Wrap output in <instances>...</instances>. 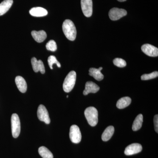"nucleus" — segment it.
<instances>
[{
	"instance_id": "1",
	"label": "nucleus",
	"mask_w": 158,
	"mask_h": 158,
	"mask_svg": "<svg viewBox=\"0 0 158 158\" xmlns=\"http://www.w3.org/2000/svg\"><path fill=\"white\" fill-rule=\"evenodd\" d=\"M62 30L63 33L69 40L73 41L77 36V30L73 23L69 19L64 21L62 24Z\"/></svg>"
},
{
	"instance_id": "2",
	"label": "nucleus",
	"mask_w": 158,
	"mask_h": 158,
	"mask_svg": "<svg viewBox=\"0 0 158 158\" xmlns=\"http://www.w3.org/2000/svg\"><path fill=\"white\" fill-rule=\"evenodd\" d=\"M85 115L88 123L90 126L94 127L98 122V112L94 107H89L85 110Z\"/></svg>"
},
{
	"instance_id": "3",
	"label": "nucleus",
	"mask_w": 158,
	"mask_h": 158,
	"mask_svg": "<svg viewBox=\"0 0 158 158\" xmlns=\"http://www.w3.org/2000/svg\"><path fill=\"white\" fill-rule=\"evenodd\" d=\"M76 77V73L74 71H72L67 75L63 84V89L65 92L69 93L73 90L75 85Z\"/></svg>"
},
{
	"instance_id": "4",
	"label": "nucleus",
	"mask_w": 158,
	"mask_h": 158,
	"mask_svg": "<svg viewBox=\"0 0 158 158\" xmlns=\"http://www.w3.org/2000/svg\"><path fill=\"white\" fill-rule=\"evenodd\" d=\"M11 132L13 138H18L20 133L21 125L19 117L16 113H14L11 116Z\"/></svg>"
},
{
	"instance_id": "5",
	"label": "nucleus",
	"mask_w": 158,
	"mask_h": 158,
	"mask_svg": "<svg viewBox=\"0 0 158 158\" xmlns=\"http://www.w3.org/2000/svg\"><path fill=\"white\" fill-rule=\"evenodd\" d=\"M69 138L73 143L78 144L81 140V133L78 127L76 125L71 126L69 131Z\"/></svg>"
},
{
	"instance_id": "6",
	"label": "nucleus",
	"mask_w": 158,
	"mask_h": 158,
	"mask_svg": "<svg viewBox=\"0 0 158 158\" xmlns=\"http://www.w3.org/2000/svg\"><path fill=\"white\" fill-rule=\"evenodd\" d=\"M37 117L40 121L44 122L46 124H49L51 122L50 118L48 111L44 105H40L37 111Z\"/></svg>"
},
{
	"instance_id": "7",
	"label": "nucleus",
	"mask_w": 158,
	"mask_h": 158,
	"mask_svg": "<svg viewBox=\"0 0 158 158\" xmlns=\"http://www.w3.org/2000/svg\"><path fill=\"white\" fill-rule=\"evenodd\" d=\"M127 15V11L123 9L117 8H113L109 11V15L110 19L113 21H116L126 16Z\"/></svg>"
},
{
	"instance_id": "8",
	"label": "nucleus",
	"mask_w": 158,
	"mask_h": 158,
	"mask_svg": "<svg viewBox=\"0 0 158 158\" xmlns=\"http://www.w3.org/2000/svg\"><path fill=\"white\" fill-rule=\"evenodd\" d=\"M82 11L86 17H90L93 12V3L92 0H81Z\"/></svg>"
},
{
	"instance_id": "9",
	"label": "nucleus",
	"mask_w": 158,
	"mask_h": 158,
	"mask_svg": "<svg viewBox=\"0 0 158 158\" xmlns=\"http://www.w3.org/2000/svg\"><path fill=\"white\" fill-rule=\"evenodd\" d=\"M141 50L147 56L150 57H157V48L149 44H144L141 47Z\"/></svg>"
},
{
	"instance_id": "10",
	"label": "nucleus",
	"mask_w": 158,
	"mask_h": 158,
	"mask_svg": "<svg viewBox=\"0 0 158 158\" xmlns=\"http://www.w3.org/2000/svg\"><path fill=\"white\" fill-rule=\"evenodd\" d=\"M142 146L138 143H133L128 145L125 150L124 153L127 156H131L141 152Z\"/></svg>"
},
{
	"instance_id": "11",
	"label": "nucleus",
	"mask_w": 158,
	"mask_h": 158,
	"mask_svg": "<svg viewBox=\"0 0 158 158\" xmlns=\"http://www.w3.org/2000/svg\"><path fill=\"white\" fill-rule=\"evenodd\" d=\"M31 64L35 72L37 73L40 71L42 74L45 73V67L41 60H37L36 58L34 57L31 59Z\"/></svg>"
},
{
	"instance_id": "12",
	"label": "nucleus",
	"mask_w": 158,
	"mask_h": 158,
	"mask_svg": "<svg viewBox=\"0 0 158 158\" xmlns=\"http://www.w3.org/2000/svg\"><path fill=\"white\" fill-rule=\"evenodd\" d=\"M99 89V87L94 82L88 81L85 85V89L83 92V94L84 95H87L89 93H95L97 92Z\"/></svg>"
},
{
	"instance_id": "13",
	"label": "nucleus",
	"mask_w": 158,
	"mask_h": 158,
	"mask_svg": "<svg viewBox=\"0 0 158 158\" xmlns=\"http://www.w3.org/2000/svg\"><path fill=\"white\" fill-rule=\"evenodd\" d=\"M30 14L35 17H43L47 15V10L41 7H34L30 10Z\"/></svg>"
},
{
	"instance_id": "14",
	"label": "nucleus",
	"mask_w": 158,
	"mask_h": 158,
	"mask_svg": "<svg viewBox=\"0 0 158 158\" xmlns=\"http://www.w3.org/2000/svg\"><path fill=\"white\" fill-rule=\"evenodd\" d=\"M15 82L16 83L18 89L22 93H25L27 90V82L25 79L21 76H17L15 79Z\"/></svg>"
},
{
	"instance_id": "15",
	"label": "nucleus",
	"mask_w": 158,
	"mask_h": 158,
	"mask_svg": "<svg viewBox=\"0 0 158 158\" xmlns=\"http://www.w3.org/2000/svg\"><path fill=\"white\" fill-rule=\"evenodd\" d=\"M31 35L34 39L35 40V41L38 43L43 42L47 36L46 33L44 31H32L31 32Z\"/></svg>"
},
{
	"instance_id": "16",
	"label": "nucleus",
	"mask_w": 158,
	"mask_h": 158,
	"mask_svg": "<svg viewBox=\"0 0 158 158\" xmlns=\"http://www.w3.org/2000/svg\"><path fill=\"white\" fill-rule=\"evenodd\" d=\"M102 67H100L99 69L91 68L89 69V75L90 76L93 77L95 80L98 81H101L104 79V75L101 72L102 69Z\"/></svg>"
},
{
	"instance_id": "17",
	"label": "nucleus",
	"mask_w": 158,
	"mask_h": 158,
	"mask_svg": "<svg viewBox=\"0 0 158 158\" xmlns=\"http://www.w3.org/2000/svg\"><path fill=\"white\" fill-rule=\"evenodd\" d=\"M13 0H5L0 3V16L6 13L13 4Z\"/></svg>"
},
{
	"instance_id": "18",
	"label": "nucleus",
	"mask_w": 158,
	"mask_h": 158,
	"mask_svg": "<svg viewBox=\"0 0 158 158\" xmlns=\"http://www.w3.org/2000/svg\"><path fill=\"white\" fill-rule=\"evenodd\" d=\"M131 99L128 97H125L119 99L116 103V106L119 109H123L131 104Z\"/></svg>"
},
{
	"instance_id": "19",
	"label": "nucleus",
	"mask_w": 158,
	"mask_h": 158,
	"mask_svg": "<svg viewBox=\"0 0 158 158\" xmlns=\"http://www.w3.org/2000/svg\"><path fill=\"white\" fill-rule=\"evenodd\" d=\"M114 132V128L112 126L108 127L105 130L102 136V140L104 141H109L112 138Z\"/></svg>"
},
{
	"instance_id": "20",
	"label": "nucleus",
	"mask_w": 158,
	"mask_h": 158,
	"mask_svg": "<svg viewBox=\"0 0 158 158\" xmlns=\"http://www.w3.org/2000/svg\"><path fill=\"white\" fill-rule=\"evenodd\" d=\"M143 121V116L142 114H139L134 120L132 125V130L137 131L140 130L142 127Z\"/></svg>"
},
{
	"instance_id": "21",
	"label": "nucleus",
	"mask_w": 158,
	"mask_h": 158,
	"mask_svg": "<svg viewBox=\"0 0 158 158\" xmlns=\"http://www.w3.org/2000/svg\"><path fill=\"white\" fill-rule=\"evenodd\" d=\"M40 155L43 158H53V155L50 151L44 146L40 147L38 149Z\"/></svg>"
},
{
	"instance_id": "22",
	"label": "nucleus",
	"mask_w": 158,
	"mask_h": 158,
	"mask_svg": "<svg viewBox=\"0 0 158 158\" xmlns=\"http://www.w3.org/2000/svg\"><path fill=\"white\" fill-rule=\"evenodd\" d=\"M48 62L49 66L50 68L51 69H53V65L54 64H56L57 66L59 68L61 67V64L59 63V62H58V60L55 56H51L48 57Z\"/></svg>"
},
{
	"instance_id": "23",
	"label": "nucleus",
	"mask_w": 158,
	"mask_h": 158,
	"mask_svg": "<svg viewBox=\"0 0 158 158\" xmlns=\"http://www.w3.org/2000/svg\"><path fill=\"white\" fill-rule=\"evenodd\" d=\"M158 76V72L155 71L151 73L143 74V75L141 76V80H143V81H147V80L156 78Z\"/></svg>"
},
{
	"instance_id": "24",
	"label": "nucleus",
	"mask_w": 158,
	"mask_h": 158,
	"mask_svg": "<svg viewBox=\"0 0 158 158\" xmlns=\"http://www.w3.org/2000/svg\"><path fill=\"white\" fill-rule=\"evenodd\" d=\"M113 64L116 66L120 68L125 67L127 65L126 62L123 59L120 58H116L113 60Z\"/></svg>"
},
{
	"instance_id": "25",
	"label": "nucleus",
	"mask_w": 158,
	"mask_h": 158,
	"mask_svg": "<svg viewBox=\"0 0 158 158\" xmlns=\"http://www.w3.org/2000/svg\"><path fill=\"white\" fill-rule=\"evenodd\" d=\"M47 49L52 52H55L56 51L57 46L56 43L54 40H50L47 43L46 45Z\"/></svg>"
},
{
	"instance_id": "26",
	"label": "nucleus",
	"mask_w": 158,
	"mask_h": 158,
	"mask_svg": "<svg viewBox=\"0 0 158 158\" xmlns=\"http://www.w3.org/2000/svg\"><path fill=\"white\" fill-rule=\"evenodd\" d=\"M158 115H155L154 118V123L155 129L157 133L158 132Z\"/></svg>"
},
{
	"instance_id": "27",
	"label": "nucleus",
	"mask_w": 158,
	"mask_h": 158,
	"mask_svg": "<svg viewBox=\"0 0 158 158\" xmlns=\"http://www.w3.org/2000/svg\"><path fill=\"white\" fill-rule=\"evenodd\" d=\"M117 1H118L119 2H125V1H126V0H117Z\"/></svg>"
},
{
	"instance_id": "28",
	"label": "nucleus",
	"mask_w": 158,
	"mask_h": 158,
	"mask_svg": "<svg viewBox=\"0 0 158 158\" xmlns=\"http://www.w3.org/2000/svg\"><path fill=\"white\" fill-rule=\"evenodd\" d=\"M66 97H67V98H68V97H69V96H68V95H67V96H66Z\"/></svg>"
}]
</instances>
